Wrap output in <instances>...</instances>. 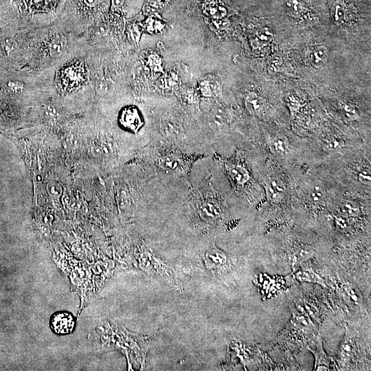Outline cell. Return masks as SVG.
Returning <instances> with one entry per match:
<instances>
[{"label":"cell","instance_id":"obj_1","mask_svg":"<svg viewBox=\"0 0 371 371\" xmlns=\"http://www.w3.org/2000/svg\"><path fill=\"white\" fill-rule=\"evenodd\" d=\"M86 47L84 38L63 23L32 29L27 68L38 71L55 69Z\"/></svg>","mask_w":371,"mask_h":371},{"label":"cell","instance_id":"obj_2","mask_svg":"<svg viewBox=\"0 0 371 371\" xmlns=\"http://www.w3.org/2000/svg\"><path fill=\"white\" fill-rule=\"evenodd\" d=\"M186 211L194 226L202 229L214 227L224 214L221 201L210 183L192 189Z\"/></svg>","mask_w":371,"mask_h":371},{"label":"cell","instance_id":"obj_3","mask_svg":"<svg viewBox=\"0 0 371 371\" xmlns=\"http://www.w3.org/2000/svg\"><path fill=\"white\" fill-rule=\"evenodd\" d=\"M201 155L185 152L175 145L154 146L146 153V164L162 175L172 177H186L193 163L201 157Z\"/></svg>","mask_w":371,"mask_h":371},{"label":"cell","instance_id":"obj_4","mask_svg":"<svg viewBox=\"0 0 371 371\" xmlns=\"http://www.w3.org/2000/svg\"><path fill=\"white\" fill-rule=\"evenodd\" d=\"M216 159L220 162L225 172L236 189L245 188L251 179L250 173L247 167L242 163L236 161L221 159L218 156Z\"/></svg>","mask_w":371,"mask_h":371},{"label":"cell","instance_id":"obj_5","mask_svg":"<svg viewBox=\"0 0 371 371\" xmlns=\"http://www.w3.org/2000/svg\"><path fill=\"white\" fill-rule=\"evenodd\" d=\"M118 122L122 128L132 133H137L144 124L139 111L134 106H125L120 111Z\"/></svg>","mask_w":371,"mask_h":371},{"label":"cell","instance_id":"obj_6","mask_svg":"<svg viewBox=\"0 0 371 371\" xmlns=\"http://www.w3.org/2000/svg\"><path fill=\"white\" fill-rule=\"evenodd\" d=\"M50 326L53 331L56 334H69L74 328L75 320L69 313H56L52 317Z\"/></svg>","mask_w":371,"mask_h":371},{"label":"cell","instance_id":"obj_7","mask_svg":"<svg viewBox=\"0 0 371 371\" xmlns=\"http://www.w3.org/2000/svg\"><path fill=\"white\" fill-rule=\"evenodd\" d=\"M204 262L207 269L217 271L226 266L228 257L225 252L213 244L205 254Z\"/></svg>","mask_w":371,"mask_h":371},{"label":"cell","instance_id":"obj_8","mask_svg":"<svg viewBox=\"0 0 371 371\" xmlns=\"http://www.w3.org/2000/svg\"><path fill=\"white\" fill-rule=\"evenodd\" d=\"M265 189L267 199L274 203L281 202L285 195V186L278 178L271 177L265 181Z\"/></svg>","mask_w":371,"mask_h":371},{"label":"cell","instance_id":"obj_9","mask_svg":"<svg viewBox=\"0 0 371 371\" xmlns=\"http://www.w3.org/2000/svg\"><path fill=\"white\" fill-rule=\"evenodd\" d=\"M330 14L333 21L337 25H342L348 21V10L344 0H335L333 3Z\"/></svg>","mask_w":371,"mask_h":371},{"label":"cell","instance_id":"obj_10","mask_svg":"<svg viewBox=\"0 0 371 371\" xmlns=\"http://www.w3.org/2000/svg\"><path fill=\"white\" fill-rule=\"evenodd\" d=\"M246 109L252 115H260L264 111L265 104L262 98L254 92L247 94L245 98Z\"/></svg>","mask_w":371,"mask_h":371},{"label":"cell","instance_id":"obj_11","mask_svg":"<svg viewBox=\"0 0 371 371\" xmlns=\"http://www.w3.org/2000/svg\"><path fill=\"white\" fill-rule=\"evenodd\" d=\"M328 56L329 51L328 48L320 45L313 49L309 56V61L313 67L320 68L326 64Z\"/></svg>","mask_w":371,"mask_h":371},{"label":"cell","instance_id":"obj_12","mask_svg":"<svg viewBox=\"0 0 371 371\" xmlns=\"http://www.w3.org/2000/svg\"><path fill=\"white\" fill-rule=\"evenodd\" d=\"M326 196V190L324 186L320 182H317L311 186L307 191L308 201L313 205L321 204Z\"/></svg>","mask_w":371,"mask_h":371},{"label":"cell","instance_id":"obj_13","mask_svg":"<svg viewBox=\"0 0 371 371\" xmlns=\"http://www.w3.org/2000/svg\"><path fill=\"white\" fill-rule=\"evenodd\" d=\"M288 146L289 143L287 139L282 135H277L273 137L269 144L271 151L278 155L286 153Z\"/></svg>","mask_w":371,"mask_h":371},{"label":"cell","instance_id":"obj_14","mask_svg":"<svg viewBox=\"0 0 371 371\" xmlns=\"http://www.w3.org/2000/svg\"><path fill=\"white\" fill-rule=\"evenodd\" d=\"M341 211L348 216H356L360 213L359 205L351 200L344 201L341 205Z\"/></svg>","mask_w":371,"mask_h":371},{"label":"cell","instance_id":"obj_15","mask_svg":"<svg viewBox=\"0 0 371 371\" xmlns=\"http://www.w3.org/2000/svg\"><path fill=\"white\" fill-rule=\"evenodd\" d=\"M271 39L272 34L271 31L267 28H262L258 32L254 41L256 43V45L260 46L269 43Z\"/></svg>","mask_w":371,"mask_h":371},{"label":"cell","instance_id":"obj_16","mask_svg":"<svg viewBox=\"0 0 371 371\" xmlns=\"http://www.w3.org/2000/svg\"><path fill=\"white\" fill-rule=\"evenodd\" d=\"M341 111L344 116L349 120H355L359 117L357 109L351 104L344 103L341 104Z\"/></svg>","mask_w":371,"mask_h":371},{"label":"cell","instance_id":"obj_17","mask_svg":"<svg viewBox=\"0 0 371 371\" xmlns=\"http://www.w3.org/2000/svg\"><path fill=\"white\" fill-rule=\"evenodd\" d=\"M282 64V57L279 55H274L271 58L268 63V71L273 74L277 73Z\"/></svg>","mask_w":371,"mask_h":371},{"label":"cell","instance_id":"obj_18","mask_svg":"<svg viewBox=\"0 0 371 371\" xmlns=\"http://www.w3.org/2000/svg\"><path fill=\"white\" fill-rule=\"evenodd\" d=\"M343 146V142L337 137H329L324 143V147L327 150H336Z\"/></svg>","mask_w":371,"mask_h":371},{"label":"cell","instance_id":"obj_19","mask_svg":"<svg viewBox=\"0 0 371 371\" xmlns=\"http://www.w3.org/2000/svg\"><path fill=\"white\" fill-rule=\"evenodd\" d=\"M313 250L310 248L302 247L296 249L294 253V258L297 260H304L306 259L309 256H312Z\"/></svg>","mask_w":371,"mask_h":371},{"label":"cell","instance_id":"obj_20","mask_svg":"<svg viewBox=\"0 0 371 371\" xmlns=\"http://www.w3.org/2000/svg\"><path fill=\"white\" fill-rule=\"evenodd\" d=\"M358 179L363 185L370 186L371 184L370 173L368 170H361L358 173Z\"/></svg>","mask_w":371,"mask_h":371},{"label":"cell","instance_id":"obj_21","mask_svg":"<svg viewBox=\"0 0 371 371\" xmlns=\"http://www.w3.org/2000/svg\"><path fill=\"white\" fill-rule=\"evenodd\" d=\"M301 276V279L303 280H305L304 281H309V282H319V277H318L316 274H315L314 273H311L310 271H307V272H303L302 273ZM322 284V283H321Z\"/></svg>","mask_w":371,"mask_h":371}]
</instances>
